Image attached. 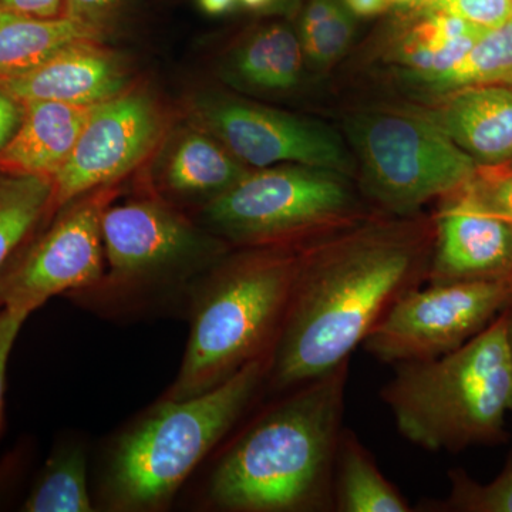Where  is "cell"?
<instances>
[{
  "instance_id": "1",
  "label": "cell",
  "mask_w": 512,
  "mask_h": 512,
  "mask_svg": "<svg viewBox=\"0 0 512 512\" xmlns=\"http://www.w3.org/2000/svg\"><path fill=\"white\" fill-rule=\"evenodd\" d=\"M433 222L372 215L305 245L288 311L271 355L278 389L350 360L383 316L426 279Z\"/></svg>"
},
{
  "instance_id": "2",
  "label": "cell",
  "mask_w": 512,
  "mask_h": 512,
  "mask_svg": "<svg viewBox=\"0 0 512 512\" xmlns=\"http://www.w3.org/2000/svg\"><path fill=\"white\" fill-rule=\"evenodd\" d=\"M349 363L296 386L222 457L211 503L234 512L333 510Z\"/></svg>"
},
{
  "instance_id": "3",
  "label": "cell",
  "mask_w": 512,
  "mask_h": 512,
  "mask_svg": "<svg viewBox=\"0 0 512 512\" xmlns=\"http://www.w3.org/2000/svg\"><path fill=\"white\" fill-rule=\"evenodd\" d=\"M382 397L404 439L429 451L503 439L512 406V348L501 313L461 348L394 365Z\"/></svg>"
},
{
  "instance_id": "4",
  "label": "cell",
  "mask_w": 512,
  "mask_h": 512,
  "mask_svg": "<svg viewBox=\"0 0 512 512\" xmlns=\"http://www.w3.org/2000/svg\"><path fill=\"white\" fill-rule=\"evenodd\" d=\"M302 248H251L212 272L195 302L183 365L165 399L210 392L252 360L272 353Z\"/></svg>"
},
{
  "instance_id": "5",
  "label": "cell",
  "mask_w": 512,
  "mask_h": 512,
  "mask_svg": "<svg viewBox=\"0 0 512 512\" xmlns=\"http://www.w3.org/2000/svg\"><path fill=\"white\" fill-rule=\"evenodd\" d=\"M271 355L258 357L210 392L165 399L114 448L107 498L121 511L167 504L195 467L234 427L269 375Z\"/></svg>"
},
{
  "instance_id": "6",
  "label": "cell",
  "mask_w": 512,
  "mask_h": 512,
  "mask_svg": "<svg viewBox=\"0 0 512 512\" xmlns=\"http://www.w3.org/2000/svg\"><path fill=\"white\" fill-rule=\"evenodd\" d=\"M370 217L348 175L302 164L248 173L204 207L215 234L249 248L305 247Z\"/></svg>"
},
{
  "instance_id": "7",
  "label": "cell",
  "mask_w": 512,
  "mask_h": 512,
  "mask_svg": "<svg viewBox=\"0 0 512 512\" xmlns=\"http://www.w3.org/2000/svg\"><path fill=\"white\" fill-rule=\"evenodd\" d=\"M362 188L387 214L412 217L426 202L446 197L473 177L477 163L421 113L367 110L345 123Z\"/></svg>"
},
{
  "instance_id": "8",
  "label": "cell",
  "mask_w": 512,
  "mask_h": 512,
  "mask_svg": "<svg viewBox=\"0 0 512 512\" xmlns=\"http://www.w3.org/2000/svg\"><path fill=\"white\" fill-rule=\"evenodd\" d=\"M512 301L508 279L429 285L404 293L363 340L380 362H426L461 348Z\"/></svg>"
},
{
  "instance_id": "9",
  "label": "cell",
  "mask_w": 512,
  "mask_h": 512,
  "mask_svg": "<svg viewBox=\"0 0 512 512\" xmlns=\"http://www.w3.org/2000/svg\"><path fill=\"white\" fill-rule=\"evenodd\" d=\"M197 116L232 156L252 167L285 163L326 168L350 178L356 173L345 141L319 121L232 99L202 100Z\"/></svg>"
},
{
  "instance_id": "10",
  "label": "cell",
  "mask_w": 512,
  "mask_h": 512,
  "mask_svg": "<svg viewBox=\"0 0 512 512\" xmlns=\"http://www.w3.org/2000/svg\"><path fill=\"white\" fill-rule=\"evenodd\" d=\"M104 255L113 284H157L217 256L220 242L202 235L177 212L156 201L104 208Z\"/></svg>"
},
{
  "instance_id": "11",
  "label": "cell",
  "mask_w": 512,
  "mask_h": 512,
  "mask_svg": "<svg viewBox=\"0 0 512 512\" xmlns=\"http://www.w3.org/2000/svg\"><path fill=\"white\" fill-rule=\"evenodd\" d=\"M163 128L160 107L147 93L124 92L96 104L53 177V205L62 207L131 173L156 148Z\"/></svg>"
},
{
  "instance_id": "12",
  "label": "cell",
  "mask_w": 512,
  "mask_h": 512,
  "mask_svg": "<svg viewBox=\"0 0 512 512\" xmlns=\"http://www.w3.org/2000/svg\"><path fill=\"white\" fill-rule=\"evenodd\" d=\"M104 202L89 198L73 205L43 235L0 284V308L16 306L30 313L53 296L101 284Z\"/></svg>"
},
{
  "instance_id": "13",
  "label": "cell",
  "mask_w": 512,
  "mask_h": 512,
  "mask_svg": "<svg viewBox=\"0 0 512 512\" xmlns=\"http://www.w3.org/2000/svg\"><path fill=\"white\" fill-rule=\"evenodd\" d=\"M434 218L429 285L500 281L512 274V225L454 191Z\"/></svg>"
},
{
  "instance_id": "14",
  "label": "cell",
  "mask_w": 512,
  "mask_h": 512,
  "mask_svg": "<svg viewBox=\"0 0 512 512\" xmlns=\"http://www.w3.org/2000/svg\"><path fill=\"white\" fill-rule=\"evenodd\" d=\"M127 72L113 53L89 42L74 43L32 72L2 80L16 100L94 106L126 92Z\"/></svg>"
},
{
  "instance_id": "15",
  "label": "cell",
  "mask_w": 512,
  "mask_h": 512,
  "mask_svg": "<svg viewBox=\"0 0 512 512\" xmlns=\"http://www.w3.org/2000/svg\"><path fill=\"white\" fill-rule=\"evenodd\" d=\"M427 113L477 164L512 160V86L480 84L461 87Z\"/></svg>"
},
{
  "instance_id": "16",
  "label": "cell",
  "mask_w": 512,
  "mask_h": 512,
  "mask_svg": "<svg viewBox=\"0 0 512 512\" xmlns=\"http://www.w3.org/2000/svg\"><path fill=\"white\" fill-rule=\"evenodd\" d=\"M22 123L0 151V171L53 178L72 154L94 106L26 101Z\"/></svg>"
},
{
  "instance_id": "17",
  "label": "cell",
  "mask_w": 512,
  "mask_h": 512,
  "mask_svg": "<svg viewBox=\"0 0 512 512\" xmlns=\"http://www.w3.org/2000/svg\"><path fill=\"white\" fill-rule=\"evenodd\" d=\"M97 36L96 26L67 15L43 19L0 10V82L32 72L66 47Z\"/></svg>"
},
{
  "instance_id": "18",
  "label": "cell",
  "mask_w": 512,
  "mask_h": 512,
  "mask_svg": "<svg viewBox=\"0 0 512 512\" xmlns=\"http://www.w3.org/2000/svg\"><path fill=\"white\" fill-rule=\"evenodd\" d=\"M484 32L456 16L426 10L423 19L397 40L394 60L427 84L453 69Z\"/></svg>"
},
{
  "instance_id": "19",
  "label": "cell",
  "mask_w": 512,
  "mask_h": 512,
  "mask_svg": "<svg viewBox=\"0 0 512 512\" xmlns=\"http://www.w3.org/2000/svg\"><path fill=\"white\" fill-rule=\"evenodd\" d=\"M248 174L247 168L207 134L190 131L175 141L163 167L165 190L183 197H218Z\"/></svg>"
},
{
  "instance_id": "20",
  "label": "cell",
  "mask_w": 512,
  "mask_h": 512,
  "mask_svg": "<svg viewBox=\"0 0 512 512\" xmlns=\"http://www.w3.org/2000/svg\"><path fill=\"white\" fill-rule=\"evenodd\" d=\"M333 510L410 512L412 507L379 470L352 431H342L336 456Z\"/></svg>"
},
{
  "instance_id": "21",
  "label": "cell",
  "mask_w": 512,
  "mask_h": 512,
  "mask_svg": "<svg viewBox=\"0 0 512 512\" xmlns=\"http://www.w3.org/2000/svg\"><path fill=\"white\" fill-rule=\"evenodd\" d=\"M301 39L284 25H269L248 37L232 59V73L249 89L285 92L301 79Z\"/></svg>"
},
{
  "instance_id": "22",
  "label": "cell",
  "mask_w": 512,
  "mask_h": 512,
  "mask_svg": "<svg viewBox=\"0 0 512 512\" xmlns=\"http://www.w3.org/2000/svg\"><path fill=\"white\" fill-rule=\"evenodd\" d=\"M53 205V178L42 175H0V284L10 259Z\"/></svg>"
},
{
  "instance_id": "23",
  "label": "cell",
  "mask_w": 512,
  "mask_h": 512,
  "mask_svg": "<svg viewBox=\"0 0 512 512\" xmlns=\"http://www.w3.org/2000/svg\"><path fill=\"white\" fill-rule=\"evenodd\" d=\"M23 511H93L87 488L86 456L82 448L67 446L53 454L26 498Z\"/></svg>"
},
{
  "instance_id": "24",
  "label": "cell",
  "mask_w": 512,
  "mask_h": 512,
  "mask_svg": "<svg viewBox=\"0 0 512 512\" xmlns=\"http://www.w3.org/2000/svg\"><path fill=\"white\" fill-rule=\"evenodd\" d=\"M512 77V18L498 28L487 30L470 52L447 73L427 83L439 92L461 87L504 83Z\"/></svg>"
},
{
  "instance_id": "25",
  "label": "cell",
  "mask_w": 512,
  "mask_h": 512,
  "mask_svg": "<svg viewBox=\"0 0 512 512\" xmlns=\"http://www.w3.org/2000/svg\"><path fill=\"white\" fill-rule=\"evenodd\" d=\"M451 490L443 503H430V510L463 512H512V456L500 476L478 484L466 471L448 473Z\"/></svg>"
},
{
  "instance_id": "26",
  "label": "cell",
  "mask_w": 512,
  "mask_h": 512,
  "mask_svg": "<svg viewBox=\"0 0 512 512\" xmlns=\"http://www.w3.org/2000/svg\"><path fill=\"white\" fill-rule=\"evenodd\" d=\"M456 192L480 210L512 225V160L477 164L473 177Z\"/></svg>"
},
{
  "instance_id": "27",
  "label": "cell",
  "mask_w": 512,
  "mask_h": 512,
  "mask_svg": "<svg viewBox=\"0 0 512 512\" xmlns=\"http://www.w3.org/2000/svg\"><path fill=\"white\" fill-rule=\"evenodd\" d=\"M355 35L353 15L343 5L319 23L316 28L301 33L303 56L312 66L322 69L335 63L348 49Z\"/></svg>"
},
{
  "instance_id": "28",
  "label": "cell",
  "mask_w": 512,
  "mask_h": 512,
  "mask_svg": "<svg viewBox=\"0 0 512 512\" xmlns=\"http://www.w3.org/2000/svg\"><path fill=\"white\" fill-rule=\"evenodd\" d=\"M421 6L456 16L483 30L498 28L512 18L511 0H429Z\"/></svg>"
},
{
  "instance_id": "29",
  "label": "cell",
  "mask_w": 512,
  "mask_h": 512,
  "mask_svg": "<svg viewBox=\"0 0 512 512\" xmlns=\"http://www.w3.org/2000/svg\"><path fill=\"white\" fill-rule=\"evenodd\" d=\"M32 313L16 306H2L0 308V427L3 419V399H5L6 372L13 345L23 323Z\"/></svg>"
},
{
  "instance_id": "30",
  "label": "cell",
  "mask_w": 512,
  "mask_h": 512,
  "mask_svg": "<svg viewBox=\"0 0 512 512\" xmlns=\"http://www.w3.org/2000/svg\"><path fill=\"white\" fill-rule=\"evenodd\" d=\"M120 3L121 0H64V10L70 18L83 20L99 28L101 19L111 15Z\"/></svg>"
},
{
  "instance_id": "31",
  "label": "cell",
  "mask_w": 512,
  "mask_h": 512,
  "mask_svg": "<svg viewBox=\"0 0 512 512\" xmlns=\"http://www.w3.org/2000/svg\"><path fill=\"white\" fill-rule=\"evenodd\" d=\"M25 106L5 90L0 89V151L12 140L22 123Z\"/></svg>"
},
{
  "instance_id": "32",
  "label": "cell",
  "mask_w": 512,
  "mask_h": 512,
  "mask_svg": "<svg viewBox=\"0 0 512 512\" xmlns=\"http://www.w3.org/2000/svg\"><path fill=\"white\" fill-rule=\"evenodd\" d=\"M0 10L33 18H59L63 16L64 0H0Z\"/></svg>"
},
{
  "instance_id": "33",
  "label": "cell",
  "mask_w": 512,
  "mask_h": 512,
  "mask_svg": "<svg viewBox=\"0 0 512 512\" xmlns=\"http://www.w3.org/2000/svg\"><path fill=\"white\" fill-rule=\"evenodd\" d=\"M339 5L338 0H311L302 16L301 33L316 28L319 23L328 19Z\"/></svg>"
},
{
  "instance_id": "34",
  "label": "cell",
  "mask_w": 512,
  "mask_h": 512,
  "mask_svg": "<svg viewBox=\"0 0 512 512\" xmlns=\"http://www.w3.org/2000/svg\"><path fill=\"white\" fill-rule=\"evenodd\" d=\"M342 2L352 15L365 16V18L379 15L390 5L389 0H342Z\"/></svg>"
},
{
  "instance_id": "35",
  "label": "cell",
  "mask_w": 512,
  "mask_h": 512,
  "mask_svg": "<svg viewBox=\"0 0 512 512\" xmlns=\"http://www.w3.org/2000/svg\"><path fill=\"white\" fill-rule=\"evenodd\" d=\"M238 0H198V5L207 15L220 16L234 9Z\"/></svg>"
},
{
  "instance_id": "36",
  "label": "cell",
  "mask_w": 512,
  "mask_h": 512,
  "mask_svg": "<svg viewBox=\"0 0 512 512\" xmlns=\"http://www.w3.org/2000/svg\"><path fill=\"white\" fill-rule=\"evenodd\" d=\"M238 2L242 3L245 8L259 10L274 5L278 0H238Z\"/></svg>"
},
{
  "instance_id": "37",
  "label": "cell",
  "mask_w": 512,
  "mask_h": 512,
  "mask_svg": "<svg viewBox=\"0 0 512 512\" xmlns=\"http://www.w3.org/2000/svg\"><path fill=\"white\" fill-rule=\"evenodd\" d=\"M504 313L505 319H507L508 338H510L512 348V301L510 305L507 306V309H505Z\"/></svg>"
},
{
  "instance_id": "38",
  "label": "cell",
  "mask_w": 512,
  "mask_h": 512,
  "mask_svg": "<svg viewBox=\"0 0 512 512\" xmlns=\"http://www.w3.org/2000/svg\"><path fill=\"white\" fill-rule=\"evenodd\" d=\"M390 5H406L410 0H389Z\"/></svg>"
},
{
  "instance_id": "39",
  "label": "cell",
  "mask_w": 512,
  "mask_h": 512,
  "mask_svg": "<svg viewBox=\"0 0 512 512\" xmlns=\"http://www.w3.org/2000/svg\"><path fill=\"white\" fill-rule=\"evenodd\" d=\"M293 2H295V0H278L276 3H279L281 6H288L293 5Z\"/></svg>"
},
{
  "instance_id": "40",
  "label": "cell",
  "mask_w": 512,
  "mask_h": 512,
  "mask_svg": "<svg viewBox=\"0 0 512 512\" xmlns=\"http://www.w3.org/2000/svg\"><path fill=\"white\" fill-rule=\"evenodd\" d=\"M426 2H429V0H410V3H416V5H424Z\"/></svg>"
},
{
  "instance_id": "41",
  "label": "cell",
  "mask_w": 512,
  "mask_h": 512,
  "mask_svg": "<svg viewBox=\"0 0 512 512\" xmlns=\"http://www.w3.org/2000/svg\"><path fill=\"white\" fill-rule=\"evenodd\" d=\"M498 84H500V83H498ZM501 84H510V86H512V77H510V79H508L507 82H504Z\"/></svg>"
},
{
  "instance_id": "42",
  "label": "cell",
  "mask_w": 512,
  "mask_h": 512,
  "mask_svg": "<svg viewBox=\"0 0 512 512\" xmlns=\"http://www.w3.org/2000/svg\"><path fill=\"white\" fill-rule=\"evenodd\" d=\"M508 281H510V284L512 286V274L510 275V278H508Z\"/></svg>"
},
{
  "instance_id": "43",
  "label": "cell",
  "mask_w": 512,
  "mask_h": 512,
  "mask_svg": "<svg viewBox=\"0 0 512 512\" xmlns=\"http://www.w3.org/2000/svg\"><path fill=\"white\" fill-rule=\"evenodd\" d=\"M511 412H512V406H511Z\"/></svg>"
},
{
  "instance_id": "44",
  "label": "cell",
  "mask_w": 512,
  "mask_h": 512,
  "mask_svg": "<svg viewBox=\"0 0 512 512\" xmlns=\"http://www.w3.org/2000/svg\"><path fill=\"white\" fill-rule=\"evenodd\" d=\"M511 2H512V0H511Z\"/></svg>"
}]
</instances>
